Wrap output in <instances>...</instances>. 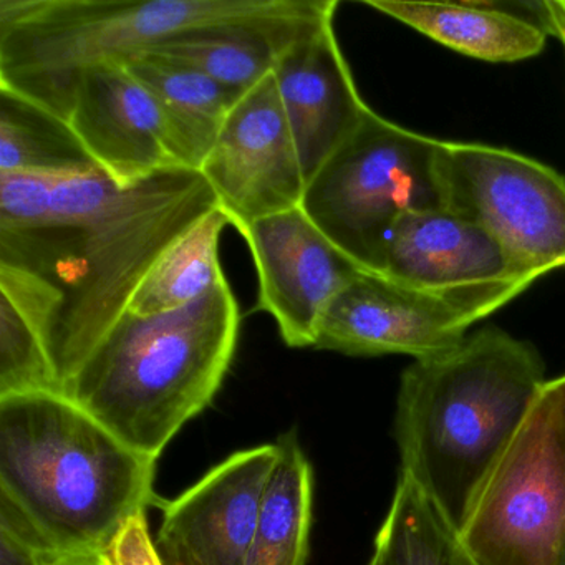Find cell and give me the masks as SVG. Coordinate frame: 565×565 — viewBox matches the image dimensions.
<instances>
[{"mask_svg":"<svg viewBox=\"0 0 565 565\" xmlns=\"http://www.w3.org/2000/svg\"><path fill=\"white\" fill-rule=\"evenodd\" d=\"M217 207L190 168L130 188L105 171L38 178L28 220L0 226V294L38 332L62 393L158 257Z\"/></svg>","mask_w":565,"mask_h":565,"instance_id":"cell-1","label":"cell"},{"mask_svg":"<svg viewBox=\"0 0 565 565\" xmlns=\"http://www.w3.org/2000/svg\"><path fill=\"white\" fill-rule=\"evenodd\" d=\"M157 459L64 393L0 398V532L42 565L98 561L150 505Z\"/></svg>","mask_w":565,"mask_h":565,"instance_id":"cell-2","label":"cell"},{"mask_svg":"<svg viewBox=\"0 0 565 565\" xmlns=\"http://www.w3.org/2000/svg\"><path fill=\"white\" fill-rule=\"evenodd\" d=\"M545 382L539 350L494 326L403 372L395 413L399 471L456 531Z\"/></svg>","mask_w":565,"mask_h":565,"instance_id":"cell-3","label":"cell"},{"mask_svg":"<svg viewBox=\"0 0 565 565\" xmlns=\"http://www.w3.org/2000/svg\"><path fill=\"white\" fill-rule=\"evenodd\" d=\"M337 0H0V88L67 120L78 81L170 39L335 14Z\"/></svg>","mask_w":565,"mask_h":565,"instance_id":"cell-4","label":"cell"},{"mask_svg":"<svg viewBox=\"0 0 565 565\" xmlns=\"http://www.w3.org/2000/svg\"><path fill=\"white\" fill-rule=\"evenodd\" d=\"M241 319L226 276L181 309L124 313L64 395L125 445L158 459L216 396L236 352Z\"/></svg>","mask_w":565,"mask_h":565,"instance_id":"cell-5","label":"cell"},{"mask_svg":"<svg viewBox=\"0 0 565 565\" xmlns=\"http://www.w3.org/2000/svg\"><path fill=\"white\" fill-rule=\"evenodd\" d=\"M438 141L370 108L307 183L300 207L353 263L383 274L395 224L412 211L443 210Z\"/></svg>","mask_w":565,"mask_h":565,"instance_id":"cell-6","label":"cell"},{"mask_svg":"<svg viewBox=\"0 0 565 565\" xmlns=\"http://www.w3.org/2000/svg\"><path fill=\"white\" fill-rule=\"evenodd\" d=\"M459 539L478 565H564L565 451L544 393L472 495Z\"/></svg>","mask_w":565,"mask_h":565,"instance_id":"cell-7","label":"cell"},{"mask_svg":"<svg viewBox=\"0 0 565 565\" xmlns=\"http://www.w3.org/2000/svg\"><path fill=\"white\" fill-rule=\"evenodd\" d=\"M443 210L481 227L527 284L565 267V178L524 154L438 141Z\"/></svg>","mask_w":565,"mask_h":565,"instance_id":"cell-8","label":"cell"},{"mask_svg":"<svg viewBox=\"0 0 565 565\" xmlns=\"http://www.w3.org/2000/svg\"><path fill=\"white\" fill-rule=\"evenodd\" d=\"M200 171L239 233L302 206L307 181L273 74L234 105Z\"/></svg>","mask_w":565,"mask_h":565,"instance_id":"cell-9","label":"cell"},{"mask_svg":"<svg viewBox=\"0 0 565 565\" xmlns=\"http://www.w3.org/2000/svg\"><path fill=\"white\" fill-rule=\"evenodd\" d=\"M486 317L461 300L363 270L323 313L313 349L350 356L431 359L459 345Z\"/></svg>","mask_w":565,"mask_h":565,"instance_id":"cell-10","label":"cell"},{"mask_svg":"<svg viewBox=\"0 0 565 565\" xmlns=\"http://www.w3.org/2000/svg\"><path fill=\"white\" fill-rule=\"evenodd\" d=\"M256 264V312L276 320L287 347H316L323 313L363 273L302 207L264 217L241 233Z\"/></svg>","mask_w":565,"mask_h":565,"instance_id":"cell-11","label":"cell"},{"mask_svg":"<svg viewBox=\"0 0 565 565\" xmlns=\"http://www.w3.org/2000/svg\"><path fill=\"white\" fill-rule=\"evenodd\" d=\"M382 276L494 313L531 284L519 279L486 231L446 210L412 211L395 224Z\"/></svg>","mask_w":565,"mask_h":565,"instance_id":"cell-12","label":"cell"},{"mask_svg":"<svg viewBox=\"0 0 565 565\" xmlns=\"http://www.w3.org/2000/svg\"><path fill=\"white\" fill-rule=\"evenodd\" d=\"M277 455V443L236 452L163 502L154 542L161 564L246 565Z\"/></svg>","mask_w":565,"mask_h":565,"instance_id":"cell-13","label":"cell"},{"mask_svg":"<svg viewBox=\"0 0 565 565\" xmlns=\"http://www.w3.org/2000/svg\"><path fill=\"white\" fill-rule=\"evenodd\" d=\"M67 121L98 167L120 188L184 168L157 100L125 65L85 72Z\"/></svg>","mask_w":565,"mask_h":565,"instance_id":"cell-14","label":"cell"},{"mask_svg":"<svg viewBox=\"0 0 565 565\" xmlns=\"http://www.w3.org/2000/svg\"><path fill=\"white\" fill-rule=\"evenodd\" d=\"M333 18L297 38L273 71L307 183L370 110L337 41Z\"/></svg>","mask_w":565,"mask_h":565,"instance_id":"cell-15","label":"cell"},{"mask_svg":"<svg viewBox=\"0 0 565 565\" xmlns=\"http://www.w3.org/2000/svg\"><path fill=\"white\" fill-rule=\"evenodd\" d=\"M363 4L459 54L479 61L519 62L541 54L547 32L531 18L491 2L425 4L366 0Z\"/></svg>","mask_w":565,"mask_h":565,"instance_id":"cell-16","label":"cell"},{"mask_svg":"<svg viewBox=\"0 0 565 565\" xmlns=\"http://www.w3.org/2000/svg\"><path fill=\"white\" fill-rule=\"evenodd\" d=\"M125 67L157 100L181 164L200 171L241 97L193 67L160 55H141Z\"/></svg>","mask_w":565,"mask_h":565,"instance_id":"cell-17","label":"cell"},{"mask_svg":"<svg viewBox=\"0 0 565 565\" xmlns=\"http://www.w3.org/2000/svg\"><path fill=\"white\" fill-rule=\"evenodd\" d=\"M333 15L302 24L204 29L170 39L147 54L193 67L244 97L273 74L277 58L297 38Z\"/></svg>","mask_w":565,"mask_h":565,"instance_id":"cell-18","label":"cell"},{"mask_svg":"<svg viewBox=\"0 0 565 565\" xmlns=\"http://www.w3.org/2000/svg\"><path fill=\"white\" fill-rule=\"evenodd\" d=\"M277 448L246 565H303L309 555L312 466L296 431L280 436Z\"/></svg>","mask_w":565,"mask_h":565,"instance_id":"cell-19","label":"cell"},{"mask_svg":"<svg viewBox=\"0 0 565 565\" xmlns=\"http://www.w3.org/2000/svg\"><path fill=\"white\" fill-rule=\"evenodd\" d=\"M104 171L64 118L0 88V173L71 174Z\"/></svg>","mask_w":565,"mask_h":565,"instance_id":"cell-20","label":"cell"},{"mask_svg":"<svg viewBox=\"0 0 565 565\" xmlns=\"http://www.w3.org/2000/svg\"><path fill=\"white\" fill-rule=\"evenodd\" d=\"M227 226L230 217L217 207L174 241L141 280L128 312H171L210 292L226 276L221 266L220 243Z\"/></svg>","mask_w":565,"mask_h":565,"instance_id":"cell-21","label":"cell"},{"mask_svg":"<svg viewBox=\"0 0 565 565\" xmlns=\"http://www.w3.org/2000/svg\"><path fill=\"white\" fill-rule=\"evenodd\" d=\"M373 557L380 565H478L459 532L402 471Z\"/></svg>","mask_w":565,"mask_h":565,"instance_id":"cell-22","label":"cell"},{"mask_svg":"<svg viewBox=\"0 0 565 565\" xmlns=\"http://www.w3.org/2000/svg\"><path fill=\"white\" fill-rule=\"evenodd\" d=\"M62 393L47 352L21 310L0 294V398Z\"/></svg>","mask_w":565,"mask_h":565,"instance_id":"cell-23","label":"cell"},{"mask_svg":"<svg viewBox=\"0 0 565 565\" xmlns=\"http://www.w3.org/2000/svg\"><path fill=\"white\" fill-rule=\"evenodd\" d=\"M102 561L105 565H163L148 531L147 514L137 515L125 525Z\"/></svg>","mask_w":565,"mask_h":565,"instance_id":"cell-24","label":"cell"},{"mask_svg":"<svg viewBox=\"0 0 565 565\" xmlns=\"http://www.w3.org/2000/svg\"><path fill=\"white\" fill-rule=\"evenodd\" d=\"M527 9L531 11V18L534 19L547 34L557 38L565 51V0L529 2Z\"/></svg>","mask_w":565,"mask_h":565,"instance_id":"cell-25","label":"cell"},{"mask_svg":"<svg viewBox=\"0 0 565 565\" xmlns=\"http://www.w3.org/2000/svg\"><path fill=\"white\" fill-rule=\"evenodd\" d=\"M545 398L554 409L555 425H557L558 438L565 451V375L554 380H547L542 388Z\"/></svg>","mask_w":565,"mask_h":565,"instance_id":"cell-26","label":"cell"},{"mask_svg":"<svg viewBox=\"0 0 565 565\" xmlns=\"http://www.w3.org/2000/svg\"><path fill=\"white\" fill-rule=\"evenodd\" d=\"M0 565H42L38 555L11 535L0 532Z\"/></svg>","mask_w":565,"mask_h":565,"instance_id":"cell-27","label":"cell"},{"mask_svg":"<svg viewBox=\"0 0 565 565\" xmlns=\"http://www.w3.org/2000/svg\"><path fill=\"white\" fill-rule=\"evenodd\" d=\"M54 565H105L102 558L98 561H81V562H64V564H54Z\"/></svg>","mask_w":565,"mask_h":565,"instance_id":"cell-28","label":"cell"},{"mask_svg":"<svg viewBox=\"0 0 565 565\" xmlns=\"http://www.w3.org/2000/svg\"><path fill=\"white\" fill-rule=\"evenodd\" d=\"M369 565H380V564H379V561H376V558L373 557V555H372V558H370Z\"/></svg>","mask_w":565,"mask_h":565,"instance_id":"cell-29","label":"cell"},{"mask_svg":"<svg viewBox=\"0 0 565 565\" xmlns=\"http://www.w3.org/2000/svg\"><path fill=\"white\" fill-rule=\"evenodd\" d=\"M564 565H565V561H564Z\"/></svg>","mask_w":565,"mask_h":565,"instance_id":"cell-30","label":"cell"}]
</instances>
